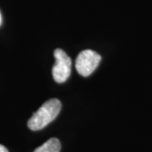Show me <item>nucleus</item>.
<instances>
[{
  "label": "nucleus",
  "mask_w": 152,
  "mask_h": 152,
  "mask_svg": "<svg viewBox=\"0 0 152 152\" xmlns=\"http://www.w3.org/2000/svg\"><path fill=\"white\" fill-rule=\"evenodd\" d=\"M62 104L58 99H51L38 109L28 121V128L33 131L44 129L59 114Z\"/></svg>",
  "instance_id": "nucleus-1"
},
{
  "label": "nucleus",
  "mask_w": 152,
  "mask_h": 152,
  "mask_svg": "<svg viewBox=\"0 0 152 152\" xmlns=\"http://www.w3.org/2000/svg\"><path fill=\"white\" fill-rule=\"evenodd\" d=\"M101 59V55L95 51L84 50L79 53L76 58V70L82 76L91 75L98 67Z\"/></svg>",
  "instance_id": "nucleus-2"
},
{
  "label": "nucleus",
  "mask_w": 152,
  "mask_h": 152,
  "mask_svg": "<svg viewBox=\"0 0 152 152\" xmlns=\"http://www.w3.org/2000/svg\"><path fill=\"white\" fill-rule=\"evenodd\" d=\"M55 64L53 68V77L58 83L65 82L70 76L72 60L64 50L57 48L54 51Z\"/></svg>",
  "instance_id": "nucleus-3"
},
{
  "label": "nucleus",
  "mask_w": 152,
  "mask_h": 152,
  "mask_svg": "<svg viewBox=\"0 0 152 152\" xmlns=\"http://www.w3.org/2000/svg\"><path fill=\"white\" fill-rule=\"evenodd\" d=\"M61 144L56 138H52L45 142L42 145L37 148L34 152H60Z\"/></svg>",
  "instance_id": "nucleus-4"
},
{
  "label": "nucleus",
  "mask_w": 152,
  "mask_h": 152,
  "mask_svg": "<svg viewBox=\"0 0 152 152\" xmlns=\"http://www.w3.org/2000/svg\"><path fill=\"white\" fill-rule=\"evenodd\" d=\"M0 152H9V151L7 150V148L2 145H0Z\"/></svg>",
  "instance_id": "nucleus-5"
},
{
  "label": "nucleus",
  "mask_w": 152,
  "mask_h": 152,
  "mask_svg": "<svg viewBox=\"0 0 152 152\" xmlns=\"http://www.w3.org/2000/svg\"><path fill=\"white\" fill-rule=\"evenodd\" d=\"M2 24V16H1V14H0V26Z\"/></svg>",
  "instance_id": "nucleus-6"
}]
</instances>
